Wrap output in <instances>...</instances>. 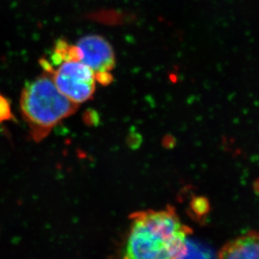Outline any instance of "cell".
Returning a JSON list of instances; mask_svg holds the SVG:
<instances>
[{"label": "cell", "instance_id": "6da1fadb", "mask_svg": "<svg viewBox=\"0 0 259 259\" xmlns=\"http://www.w3.org/2000/svg\"><path fill=\"white\" fill-rule=\"evenodd\" d=\"M131 218L123 259H172L191 232L171 207L137 212Z\"/></svg>", "mask_w": 259, "mask_h": 259}, {"label": "cell", "instance_id": "7a4b0ae2", "mask_svg": "<svg viewBox=\"0 0 259 259\" xmlns=\"http://www.w3.org/2000/svg\"><path fill=\"white\" fill-rule=\"evenodd\" d=\"M20 104L30 136L36 142L45 139L56 125L78 108L58 90L50 72L44 70L23 88Z\"/></svg>", "mask_w": 259, "mask_h": 259}, {"label": "cell", "instance_id": "3957f363", "mask_svg": "<svg viewBox=\"0 0 259 259\" xmlns=\"http://www.w3.org/2000/svg\"><path fill=\"white\" fill-rule=\"evenodd\" d=\"M40 65L50 72L58 90L72 102L79 105L92 99L96 87L95 73L78 58H67L55 64L42 58Z\"/></svg>", "mask_w": 259, "mask_h": 259}, {"label": "cell", "instance_id": "277c9868", "mask_svg": "<svg viewBox=\"0 0 259 259\" xmlns=\"http://www.w3.org/2000/svg\"><path fill=\"white\" fill-rule=\"evenodd\" d=\"M76 48L80 61L92 70L96 82L110 84L115 66V52L110 43L101 35H88L80 38Z\"/></svg>", "mask_w": 259, "mask_h": 259}, {"label": "cell", "instance_id": "5b68a950", "mask_svg": "<svg viewBox=\"0 0 259 259\" xmlns=\"http://www.w3.org/2000/svg\"><path fill=\"white\" fill-rule=\"evenodd\" d=\"M219 259H259V232H248L225 245Z\"/></svg>", "mask_w": 259, "mask_h": 259}, {"label": "cell", "instance_id": "8992f818", "mask_svg": "<svg viewBox=\"0 0 259 259\" xmlns=\"http://www.w3.org/2000/svg\"><path fill=\"white\" fill-rule=\"evenodd\" d=\"M172 259H214L209 250L187 239L180 252Z\"/></svg>", "mask_w": 259, "mask_h": 259}, {"label": "cell", "instance_id": "52a82bcc", "mask_svg": "<svg viewBox=\"0 0 259 259\" xmlns=\"http://www.w3.org/2000/svg\"><path fill=\"white\" fill-rule=\"evenodd\" d=\"M12 119L13 114L10 101L7 98L0 94V124Z\"/></svg>", "mask_w": 259, "mask_h": 259}]
</instances>
